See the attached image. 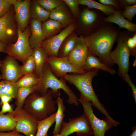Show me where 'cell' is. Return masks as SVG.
I'll return each instance as SVG.
<instances>
[{"label": "cell", "mask_w": 136, "mask_h": 136, "mask_svg": "<svg viewBox=\"0 0 136 136\" xmlns=\"http://www.w3.org/2000/svg\"><path fill=\"white\" fill-rule=\"evenodd\" d=\"M123 16L128 21L131 22L136 14V5L125 7L122 12Z\"/></svg>", "instance_id": "obj_35"}, {"label": "cell", "mask_w": 136, "mask_h": 136, "mask_svg": "<svg viewBox=\"0 0 136 136\" xmlns=\"http://www.w3.org/2000/svg\"><path fill=\"white\" fill-rule=\"evenodd\" d=\"M36 1L44 9L50 12L63 2L62 0H36Z\"/></svg>", "instance_id": "obj_33"}, {"label": "cell", "mask_w": 136, "mask_h": 136, "mask_svg": "<svg viewBox=\"0 0 136 136\" xmlns=\"http://www.w3.org/2000/svg\"><path fill=\"white\" fill-rule=\"evenodd\" d=\"M49 18L60 23L64 28L74 22L75 18L63 2L50 12Z\"/></svg>", "instance_id": "obj_17"}, {"label": "cell", "mask_w": 136, "mask_h": 136, "mask_svg": "<svg viewBox=\"0 0 136 136\" xmlns=\"http://www.w3.org/2000/svg\"><path fill=\"white\" fill-rule=\"evenodd\" d=\"M98 1L102 4L111 6L113 7L116 10H121L120 5L116 0H98Z\"/></svg>", "instance_id": "obj_39"}, {"label": "cell", "mask_w": 136, "mask_h": 136, "mask_svg": "<svg viewBox=\"0 0 136 136\" xmlns=\"http://www.w3.org/2000/svg\"><path fill=\"white\" fill-rule=\"evenodd\" d=\"M46 62L53 74L58 78L63 77L68 73L82 74L86 72L73 65L68 60L67 56H48Z\"/></svg>", "instance_id": "obj_11"}, {"label": "cell", "mask_w": 136, "mask_h": 136, "mask_svg": "<svg viewBox=\"0 0 136 136\" xmlns=\"http://www.w3.org/2000/svg\"><path fill=\"white\" fill-rule=\"evenodd\" d=\"M128 30L120 33L116 41L117 43L116 48L110 54V58L113 63L118 67V74L123 78L128 72L129 66L130 51L127 44L128 38L131 35Z\"/></svg>", "instance_id": "obj_5"}, {"label": "cell", "mask_w": 136, "mask_h": 136, "mask_svg": "<svg viewBox=\"0 0 136 136\" xmlns=\"http://www.w3.org/2000/svg\"><path fill=\"white\" fill-rule=\"evenodd\" d=\"M74 132L78 136L93 135L92 129L84 114L70 119L68 122H63L59 133L62 136H68Z\"/></svg>", "instance_id": "obj_8"}, {"label": "cell", "mask_w": 136, "mask_h": 136, "mask_svg": "<svg viewBox=\"0 0 136 136\" xmlns=\"http://www.w3.org/2000/svg\"><path fill=\"white\" fill-rule=\"evenodd\" d=\"M56 113L52 114L47 118L38 121L37 129L35 136H48V130L55 122Z\"/></svg>", "instance_id": "obj_28"}, {"label": "cell", "mask_w": 136, "mask_h": 136, "mask_svg": "<svg viewBox=\"0 0 136 136\" xmlns=\"http://www.w3.org/2000/svg\"><path fill=\"white\" fill-rule=\"evenodd\" d=\"M40 80L39 83L37 91L41 96L45 95L48 89L50 88L54 97L60 96L61 89L67 94L68 98L67 102L70 105L78 106L79 103L76 94L67 84L63 77L59 79L55 76L51 71L48 64L46 62L43 66L42 74L40 78Z\"/></svg>", "instance_id": "obj_3"}, {"label": "cell", "mask_w": 136, "mask_h": 136, "mask_svg": "<svg viewBox=\"0 0 136 136\" xmlns=\"http://www.w3.org/2000/svg\"><path fill=\"white\" fill-rule=\"evenodd\" d=\"M131 36L128 38L127 41V46L130 50V55L133 56H136V44L133 41Z\"/></svg>", "instance_id": "obj_38"}, {"label": "cell", "mask_w": 136, "mask_h": 136, "mask_svg": "<svg viewBox=\"0 0 136 136\" xmlns=\"http://www.w3.org/2000/svg\"><path fill=\"white\" fill-rule=\"evenodd\" d=\"M110 23L103 21L94 31L83 37L89 53L97 56L102 62L110 67L114 64L110 59V54L120 33L117 28Z\"/></svg>", "instance_id": "obj_1"}, {"label": "cell", "mask_w": 136, "mask_h": 136, "mask_svg": "<svg viewBox=\"0 0 136 136\" xmlns=\"http://www.w3.org/2000/svg\"><path fill=\"white\" fill-rule=\"evenodd\" d=\"M40 79L35 72L28 73L23 76L15 83L18 88L28 87L35 86L40 82Z\"/></svg>", "instance_id": "obj_30"}, {"label": "cell", "mask_w": 136, "mask_h": 136, "mask_svg": "<svg viewBox=\"0 0 136 136\" xmlns=\"http://www.w3.org/2000/svg\"><path fill=\"white\" fill-rule=\"evenodd\" d=\"M16 122L11 113H0V132L12 131L15 128Z\"/></svg>", "instance_id": "obj_29"}, {"label": "cell", "mask_w": 136, "mask_h": 136, "mask_svg": "<svg viewBox=\"0 0 136 136\" xmlns=\"http://www.w3.org/2000/svg\"><path fill=\"white\" fill-rule=\"evenodd\" d=\"M2 109L0 111V113L4 114L6 112L12 113L14 110L10 104L9 103H5L2 105Z\"/></svg>", "instance_id": "obj_41"}, {"label": "cell", "mask_w": 136, "mask_h": 136, "mask_svg": "<svg viewBox=\"0 0 136 136\" xmlns=\"http://www.w3.org/2000/svg\"><path fill=\"white\" fill-rule=\"evenodd\" d=\"M99 11L97 10L96 11L91 10L87 8L84 9L79 15L82 25L85 28L95 30L103 22L104 17Z\"/></svg>", "instance_id": "obj_16"}, {"label": "cell", "mask_w": 136, "mask_h": 136, "mask_svg": "<svg viewBox=\"0 0 136 136\" xmlns=\"http://www.w3.org/2000/svg\"><path fill=\"white\" fill-rule=\"evenodd\" d=\"M29 23L31 31L29 42L30 47L33 49L40 47L41 43L46 38L43 31L41 22L30 18Z\"/></svg>", "instance_id": "obj_18"}, {"label": "cell", "mask_w": 136, "mask_h": 136, "mask_svg": "<svg viewBox=\"0 0 136 136\" xmlns=\"http://www.w3.org/2000/svg\"><path fill=\"white\" fill-rule=\"evenodd\" d=\"M75 18L78 17L80 13L78 0H62Z\"/></svg>", "instance_id": "obj_34"}, {"label": "cell", "mask_w": 136, "mask_h": 136, "mask_svg": "<svg viewBox=\"0 0 136 136\" xmlns=\"http://www.w3.org/2000/svg\"><path fill=\"white\" fill-rule=\"evenodd\" d=\"M76 27L74 22L71 23L59 33L42 41L40 46L49 56L58 57L59 48L65 38L74 31Z\"/></svg>", "instance_id": "obj_12"}, {"label": "cell", "mask_w": 136, "mask_h": 136, "mask_svg": "<svg viewBox=\"0 0 136 136\" xmlns=\"http://www.w3.org/2000/svg\"><path fill=\"white\" fill-rule=\"evenodd\" d=\"M121 10H116L110 15L104 17L103 21L109 23H115L120 28H124L132 33L136 32V24L129 22L122 16Z\"/></svg>", "instance_id": "obj_19"}, {"label": "cell", "mask_w": 136, "mask_h": 136, "mask_svg": "<svg viewBox=\"0 0 136 136\" xmlns=\"http://www.w3.org/2000/svg\"><path fill=\"white\" fill-rule=\"evenodd\" d=\"M62 136L61 134L59 133H58L55 134H53L52 136Z\"/></svg>", "instance_id": "obj_46"}, {"label": "cell", "mask_w": 136, "mask_h": 136, "mask_svg": "<svg viewBox=\"0 0 136 136\" xmlns=\"http://www.w3.org/2000/svg\"><path fill=\"white\" fill-rule=\"evenodd\" d=\"M18 89L15 83L4 80L0 81V96L7 95L16 99Z\"/></svg>", "instance_id": "obj_31"}, {"label": "cell", "mask_w": 136, "mask_h": 136, "mask_svg": "<svg viewBox=\"0 0 136 136\" xmlns=\"http://www.w3.org/2000/svg\"><path fill=\"white\" fill-rule=\"evenodd\" d=\"M11 113L16 122V130L26 136H35L38 121L34 117L23 109Z\"/></svg>", "instance_id": "obj_9"}, {"label": "cell", "mask_w": 136, "mask_h": 136, "mask_svg": "<svg viewBox=\"0 0 136 136\" xmlns=\"http://www.w3.org/2000/svg\"><path fill=\"white\" fill-rule=\"evenodd\" d=\"M35 92L28 96L24 101L23 109L34 117L38 121L45 119L56 112V100L51 89L41 96Z\"/></svg>", "instance_id": "obj_4"}, {"label": "cell", "mask_w": 136, "mask_h": 136, "mask_svg": "<svg viewBox=\"0 0 136 136\" xmlns=\"http://www.w3.org/2000/svg\"><path fill=\"white\" fill-rule=\"evenodd\" d=\"M78 37L74 31L68 36L62 42L58 53V57L67 56L74 47Z\"/></svg>", "instance_id": "obj_25"}, {"label": "cell", "mask_w": 136, "mask_h": 136, "mask_svg": "<svg viewBox=\"0 0 136 136\" xmlns=\"http://www.w3.org/2000/svg\"><path fill=\"white\" fill-rule=\"evenodd\" d=\"M32 55L33 58L35 65V72L40 78L46 59L49 56L40 46L33 49Z\"/></svg>", "instance_id": "obj_21"}, {"label": "cell", "mask_w": 136, "mask_h": 136, "mask_svg": "<svg viewBox=\"0 0 136 136\" xmlns=\"http://www.w3.org/2000/svg\"><path fill=\"white\" fill-rule=\"evenodd\" d=\"M63 27L58 22L51 19L42 24V29L46 39L50 38L59 33Z\"/></svg>", "instance_id": "obj_23"}, {"label": "cell", "mask_w": 136, "mask_h": 136, "mask_svg": "<svg viewBox=\"0 0 136 136\" xmlns=\"http://www.w3.org/2000/svg\"><path fill=\"white\" fill-rule=\"evenodd\" d=\"M50 12L43 8L36 1L31 2L30 9V18L44 22L49 18Z\"/></svg>", "instance_id": "obj_24"}, {"label": "cell", "mask_w": 136, "mask_h": 136, "mask_svg": "<svg viewBox=\"0 0 136 136\" xmlns=\"http://www.w3.org/2000/svg\"><path fill=\"white\" fill-rule=\"evenodd\" d=\"M12 98H13L7 95L1 96H0V105H2L3 104L5 103H9Z\"/></svg>", "instance_id": "obj_43"}, {"label": "cell", "mask_w": 136, "mask_h": 136, "mask_svg": "<svg viewBox=\"0 0 136 136\" xmlns=\"http://www.w3.org/2000/svg\"><path fill=\"white\" fill-rule=\"evenodd\" d=\"M31 2L30 0H13L15 20L17 28L22 31L25 30L29 23Z\"/></svg>", "instance_id": "obj_13"}, {"label": "cell", "mask_w": 136, "mask_h": 136, "mask_svg": "<svg viewBox=\"0 0 136 136\" xmlns=\"http://www.w3.org/2000/svg\"><path fill=\"white\" fill-rule=\"evenodd\" d=\"M93 68L101 69L112 75L115 74L116 73L115 70L107 66L102 62L96 56L89 53L82 69L87 72Z\"/></svg>", "instance_id": "obj_20"}, {"label": "cell", "mask_w": 136, "mask_h": 136, "mask_svg": "<svg viewBox=\"0 0 136 136\" xmlns=\"http://www.w3.org/2000/svg\"><path fill=\"white\" fill-rule=\"evenodd\" d=\"M99 69L93 68L82 74H66L63 77L66 81L74 85L80 95L90 101L92 105L105 116L106 119L113 124L117 122L109 114L104 106L99 101L94 90L92 84L93 78L98 75Z\"/></svg>", "instance_id": "obj_2"}, {"label": "cell", "mask_w": 136, "mask_h": 136, "mask_svg": "<svg viewBox=\"0 0 136 136\" xmlns=\"http://www.w3.org/2000/svg\"><path fill=\"white\" fill-rule=\"evenodd\" d=\"M78 1L79 5H85L89 8L96 9L107 16L116 10L112 6L105 5L92 0H78Z\"/></svg>", "instance_id": "obj_27"}, {"label": "cell", "mask_w": 136, "mask_h": 136, "mask_svg": "<svg viewBox=\"0 0 136 136\" xmlns=\"http://www.w3.org/2000/svg\"><path fill=\"white\" fill-rule=\"evenodd\" d=\"M35 65L32 56L31 55L27 59L23 65L21 66L19 78L26 74L35 72Z\"/></svg>", "instance_id": "obj_32"}, {"label": "cell", "mask_w": 136, "mask_h": 136, "mask_svg": "<svg viewBox=\"0 0 136 136\" xmlns=\"http://www.w3.org/2000/svg\"><path fill=\"white\" fill-rule=\"evenodd\" d=\"M0 136H25L20 134L15 129L11 132L7 133L0 132Z\"/></svg>", "instance_id": "obj_42"}, {"label": "cell", "mask_w": 136, "mask_h": 136, "mask_svg": "<svg viewBox=\"0 0 136 136\" xmlns=\"http://www.w3.org/2000/svg\"><path fill=\"white\" fill-rule=\"evenodd\" d=\"M83 106L84 114L85 116L93 131L94 136H105L106 132L114 126L106 119H100L94 113L92 104L89 101L80 96L78 99Z\"/></svg>", "instance_id": "obj_7"}, {"label": "cell", "mask_w": 136, "mask_h": 136, "mask_svg": "<svg viewBox=\"0 0 136 136\" xmlns=\"http://www.w3.org/2000/svg\"><path fill=\"white\" fill-rule=\"evenodd\" d=\"M122 9L127 7L136 5V0H116Z\"/></svg>", "instance_id": "obj_40"}, {"label": "cell", "mask_w": 136, "mask_h": 136, "mask_svg": "<svg viewBox=\"0 0 136 136\" xmlns=\"http://www.w3.org/2000/svg\"><path fill=\"white\" fill-rule=\"evenodd\" d=\"M89 53L83 38L80 36L78 38L74 47L67 57L73 65L82 69Z\"/></svg>", "instance_id": "obj_14"}, {"label": "cell", "mask_w": 136, "mask_h": 136, "mask_svg": "<svg viewBox=\"0 0 136 136\" xmlns=\"http://www.w3.org/2000/svg\"><path fill=\"white\" fill-rule=\"evenodd\" d=\"M57 105V109L56 112L55 125L52 133L53 134L58 133L60 132L65 116L64 113L66 107L64 105L63 99L60 96L57 97L56 100Z\"/></svg>", "instance_id": "obj_26"}, {"label": "cell", "mask_w": 136, "mask_h": 136, "mask_svg": "<svg viewBox=\"0 0 136 136\" xmlns=\"http://www.w3.org/2000/svg\"><path fill=\"white\" fill-rule=\"evenodd\" d=\"M2 61L0 68L2 78L3 80L15 83L19 78L21 66L16 59L8 55Z\"/></svg>", "instance_id": "obj_15"}, {"label": "cell", "mask_w": 136, "mask_h": 136, "mask_svg": "<svg viewBox=\"0 0 136 136\" xmlns=\"http://www.w3.org/2000/svg\"><path fill=\"white\" fill-rule=\"evenodd\" d=\"M39 83L31 87L18 88L15 103L16 107L14 110L15 112H17L23 109L24 101L27 97L31 94L37 91Z\"/></svg>", "instance_id": "obj_22"}, {"label": "cell", "mask_w": 136, "mask_h": 136, "mask_svg": "<svg viewBox=\"0 0 136 136\" xmlns=\"http://www.w3.org/2000/svg\"><path fill=\"white\" fill-rule=\"evenodd\" d=\"M123 80L127 83L131 87L135 103H136V87L131 80L128 73L126 74L123 78Z\"/></svg>", "instance_id": "obj_37"}, {"label": "cell", "mask_w": 136, "mask_h": 136, "mask_svg": "<svg viewBox=\"0 0 136 136\" xmlns=\"http://www.w3.org/2000/svg\"><path fill=\"white\" fill-rule=\"evenodd\" d=\"M6 45L5 43L0 40V52L5 53Z\"/></svg>", "instance_id": "obj_44"}, {"label": "cell", "mask_w": 136, "mask_h": 136, "mask_svg": "<svg viewBox=\"0 0 136 136\" xmlns=\"http://www.w3.org/2000/svg\"><path fill=\"white\" fill-rule=\"evenodd\" d=\"M129 136H136V126H134L132 127L131 133Z\"/></svg>", "instance_id": "obj_45"}, {"label": "cell", "mask_w": 136, "mask_h": 136, "mask_svg": "<svg viewBox=\"0 0 136 136\" xmlns=\"http://www.w3.org/2000/svg\"><path fill=\"white\" fill-rule=\"evenodd\" d=\"M17 38L16 42L7 45L5 53L24 63L32 55L33 50L29 42L31 35L29 26H28L23 31L17 28Z\"/></svg>", "instance_id": "obj_6"}, {"label": "cell", "mask_w": 136, "mask_h": 136, "mask_svg": "<svg viewBox=\"0 0 136 136\" xmlns=\"http://www.w3.org/2000/svg\"><path fill=\"white\" fill-rule=\"evenodd\" d=\"M2 63V60H0V68L1 67ZM2 79L1 75H0V79Z\"/></svg>", "instance_id": "obj_47"}, {"label": "cell", "mask_w": 136, "mask_h": 136, "mask_svg": "<svg viewBox=\"0 0 136 136\" xmlns=\"http://www.w3.org/2000/svg\"><path fill=\"white\" fill-rule=\"evenodd\" d=\"M13 5L9 12L0 18V40L6 45L14 42L17 38V27Z\"/></svg>", "instance_id": "obj_10"}, {"label": "cell", "mask_w": 136, "mask_h": 136, "mask_svg": "<svg viewBox=\"0 0 136 136\" xmlns=\"http://www.w3.org/2000/svg\"><path fill=\"white\" fill-rule=\"evenodd\" d=\"M13 0H0V18L10 11L12 5Z\"/></svg>", "instance_id": "obj_36"}]
</instances>
